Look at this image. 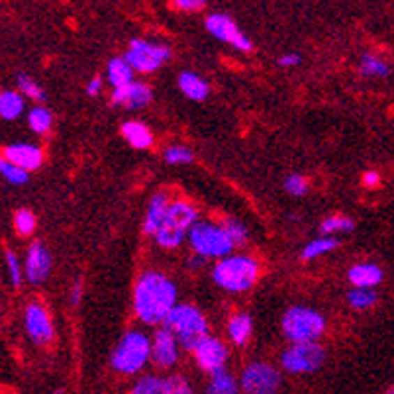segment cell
Listing matches in <instances>:
<instances>
[{"label": "cell", "instance_id": "obj_5", "mask_svg": "<svg viewBox=\"0 0 394 394\" xmlns=\"http://www.w3.org/2000/svg\"><path fill=\"white\" fill-rule=\"evenodd\" d=\"M197 222V208L188 204V202L176 200V202H171V206L167 210L165 222L153 238L161 248L175 249L185 241V238H188V232L192 229Z\"/></svg>", "mask_w": 394, "mask_h": 394}, {"label": "cell", "instance_id": "obj_35", "mask_svg": "<svg viewBox=\"0 0 394 394\" xmlns=\"http://www.w3.org/2000/svg\"><path fill=\"white\" fill-rule=\"evenodd\" d=\"M14 228L16 232L20 234V236H30L31 232L36 229V216H33V212H30L28 208H22L18 210L16 214H14Z\"/></svg>", "mask_w": 394, "mask_h": 394}, {"label": "cell", "instance_id": "obj_6", "mask_svg": "<svg viewBox=\"0 0 394 394\" xmlns=\"http://www.w3.org/2000/svg\"><path fill=\"white\" fill-rule=\"evenodd\" d=\"M324 330V316L310 306H291L282 316V333L291 343H314Z\"/></svg>", "mask_w": 394, "mask_h": 394}, {"label": "cell", "instance_id": "obj_40", "mask_svg": "<svg viewBox=\"0 0 394 394\" xmlns=\"http://www.w3.org/2000/svg\"><path fill=\"white\" fill-rule=\"evenodd\" d=\"M173 6L183 12L202 10V8L206 6V2H202V0H175V2H173Z\"/></svg>", "mask_w": 394, "mask_h": 394}, {"label": "cell", "instance_id": "obj_46", "mask_svg": "<svg viewBox=\"0 0 394 394\" xmlns=\"http://www.w3.org/2000/svg\"><path fill=\"white\" fill-rule=\"evenodd\" d=\"M384 394H394V386H393V388H391V391H388V393H384Z\"/></svg>", "mask_w": 394, "mask_h": 394}, {"label": "cell", "instance_id": "obj_37", "mask_svg": "<svg viewBox=\"0 0 394 394\" xmlns=\"http://www.w3.org/2000/svg\"><path fill=\"white\" fill-rule=\"evenodd\" d=\"M222 228L228 234V238L232 239L234 245H243L248 241V229H245V226H241L239 222H236V220H224Z\"/></svg>", "mask_w": 394, "mask_h": 394}, {"label": "cell", "instance_id": "obj_24", "mask_svg": "<svg viewBox=\"0 0 394 394\" xmlns=\"http://www.w3.org/2000/svg\"><path fill=\"white\" fill-rule=\"evenodd\" d=\"M24 112V96L18 91H4L0 93V118L16 120Z\"/></svg>", "mask_w": 394, "mask_h": 394}, {"label": "cell", "instance_id": "obj_21", "mask_svg": "<svg viewBox=\"0 0 394 394\" xmlns=\"http://www.w3.org/2000/svg\"><path fill=\"white\" fill-rule=\"evenodd\" d=\"M120 130H122L126 142L135 149H149L153 146V134L142 122H124Z\"/></svg>", "mask_w": 394, "mask_h": 394}, {"label": "cell", "instance_id": "obj_45", "mask_svg": "<svg viewBox=\"0 0 394 394\" xmlns=\"http://www.w3.org/2000/svg\"><path fill=\"white\" fill-rule=\"evenodd\" d=\"M202 263H204V259H202L200 255H197V257H192V259H190V265H192V267H200Z\"/></svg>", "mask_w": 394, "mask_h": 394}, {"label": "cell", "instance_id": "obj_3", "mask_svg": "<svg viewBox=\"0 0 394 394\" xmlns=\"http://www.w3.org/2000/svg\"><path fill=\"white\" fill-rule=\"evenodd\" d=\"M212 279L224 291L245 292L259 279V263L248 255H228L216 263Z\"/></svg>", "mask_w": 394, "mask_h": 394}, {"label": "cell", "instance_id": "obj_27", "mask_svg": "<svg viewBox=\"0 0 394 394\" xmlns=\"http://www.w3.org/2000/svg\"><path fill=\"white\" fill-rule=\"evenodd\" d=\"M52 124H53V116L45 106H36V108H31L30 112H28V126H30V130L33 134L38 135L47 134L50 128H52Z\"/></svg>", "mask_w": 394, "mask_h": 394}, {"label": "cell", "instance_id": "obj_32", "mask_svg": "<svg viewBox=\"0 0 394 394\" xmlns=\"http://www.w3.org/2000/svg\"><path fill=\"white\" fill-rule=\"evenodd\" d=\"M161 388H163V379L156 374H146L139 381H135L130 394H161Z\"/></svg>", "mask_w": 394, "mask_h": 394}, {"label": "cell", "instance_id": "obj_26", "mask_svg": "<svg viewBox=\"0 0 394 394\" xmlns=\"http://www.w3.org/2000/svg\"><path fill=\"white\" fill-rule=\"evenodd\" d=\"M340 245V241L338 239L330 238V236H321L318 239H312L310 243H306L304 248H302V253L301 257L304 261H312L316 259V257H320L324 253H330L333 249Z\"/></svg>", "mask_w": 394, "mask_h": 394}, {"label": "cell", "instance_id": "obj_12", "mask_svg": "<svg viewBox=\"0 0 394 394\" xmlns=\"http://www.w3.org/2000/svg\"><path fill=\"white\" fill-rule=\"evenodd\" d=\"M24 326H26V332L30 335L31 340L36 343H45L53 342V321L52 316L47 308L43 306L42 302H30L24 310Z\"/></svg>", "mask_w": 394, "mask_h": 394}, {"label": "cell", "instance_id": "obj_23", "mask_svg": "<svg viewBox=\"0 0 394 394\" xmlns=\"http://www.w3.org/2000/svg\"><path fill=\"white\" fill-rule=\"evenodd\" d=\"M134 73L135 71L130 67V63L126 61L124 57H114L112 61L108 63V69H106L108 81L114 89L134 83Z\"/></svg>", "mask_w": 394, "mask_h": 394}, {"label": "cell", "instance_id": "obj_41", "mask_svg": "<svg viewBox=\"0 0 394 394\" xmlns=\"http://www.w3.org/2000/svg\"><path fill=\"white\" fill-rule=\"evenodd\" d=\"M363 185L367 188H377L381 185V175L377 171H367L363 175Z\"/></svg>", "mask_w": 394, "mask_h": 394}, {"label": "cell", "instance_id": "obj_47", "mask_svg": "<svg viewBox=\"0 0 394 394\" xmlns=\"http://www.w3.org/2000/svg\"><path fill=\"white\" fill-rule=\"evenodd\" d=\"M0 316H2V308H0Z\"/></svg>", "mask_w": 394, "mask_h": 394}, {"label": "cell", "instance_id": "obj_13", "mask_svg": "<svg viewBox=\"0 0 394 394\" xmlns=\"http://www.w3.org/2000/svg\"><path fill=\"white\" fill-rule=\"evenodd\" d=\"M192 353H195L198 367L210 374L222 371L228 361V347L224 345V342H220L218 338H212V335H208L204 342H200V345Z\"/></svg>", "mask_w": 394, "mask_h": 394}, {"label": "cell", "instance_id": "obj_30", "mask_svg": "<svg viewBox=\"0 0 394 394\" xmlns=\"http://www.w3.org/2000/svg\"><path fill=\"white\" fill-rule=\"evenodd\" d=\"M353 228H355V222L347 216H330L320 224V232L324 236H332L338 232L347 234V232H353Z\"/></svg>", "mask_w": 394, "mask_h": 394}, {"label": "cell", "instance_id": "obj_22", "mask_svg": "<svg viewBox=\"0 0 394 394\" xmlns=\"http://www.w3.org/2000/svg\"><path fill=\"white\" fill-rule=\"evenodd\" d=\"M251 332H253V321H251L249 314H236V316L229 318L228 335L236 345H239V347L245 345L251 338Z\"/></svg>", "mask_w": 394, "mask_h": 394}, {"label": "cell", "instance_id": "obj_10", "mask_svg": "<svg viewBox=\"0 0 394 394\" xmlns=\"http://www.w3.org/2000/svg\"><path fill=\"white\" fill-rule=\"evenodd\" d=\"M280 383H282L280 373L273 365L253 361L243 369L239 379V388L245 394H277Z\"/></svg>", "mask_w": 394, "mask_h": 394}, {"label": "cell", "instance_id": "obj_42", "mask_svg": "<svg viewBox=\"0 0 394 394\" xmlns=\"http://www.w3.org/2000/svg\"><path fill=\"white\" fill-rule=\"evenodd\" d=\"M81 296H83V282L81 280H75L73 287H71V296H69V301L73 306H77L79 302H81Z\"/></svg>", "mask_w": 394, "mask_h": 394}, {"label": "cell", "instance_id": "obj_20", "mask_svg": "<svg viewBox=\"0 0 394 394\" xmlns=\"http://www.w3.org/2000/svg\"><path fill=\"white\" fill-rule=\"evenodd\" d=\"M179 89L187 98L197 100V103L204 100L210 94V86H208L206 81L200 75L192 73V71H183L179 75Z\"/></svg>", "mask_w": 394, "mask_h": 394}, {"label": "cell", "instance_id": "obj_9", "mask_svg": "<svg viewBox=\"0 0 394 394\" xmlns=\"http://www.w3.org/2000/svg\"><path fill=\"white\" fill-rule=\"evenodd\" d=\"M171 57V50L161 43H151L146 40H132L124 59L137 73H153Z\"/></svg>", "mask_w": 394, "mask_h": 394}, {"label": "cell", "instance_id": "obj_25", "mask_svg": "<svg viewBox=\"0 0 394 394\" xmlns=\"http://www.w3.org/2000/svg\"><path fill=\"white\" fill-rule=\"evenodd\" d=\"M239 384L234 379V374L222 369L218 373L210 377V383L206 386V394H238Z\"/></svg>", "mask_w": 394, "mask_h": 394}, {"label": "cell", "instance_id": "obj_43", "mask_svg": "<svg viewBox=\"0 0 394 394\" xmlns=\"http://www.w3.org/2000/svg\"><path fill=\"white\" fill-rule=\"evenodd\" d=\"M298 63H301V55H296V53H285L279 59L280 67H294Z\"/></svg>", "mask_w": 394, "mask_h": 394}, {"label": "cell", "instance_id": "obj_18", "mask_svg": "<svg viewBox=\"0 0 394 394\" xmlns=\"http://www.w3.org/2000/svg\"><path fill=\"white\" fill-rule=\"evenodd\" d=\"M384 273L383 269L371 263V261H365V263H357L353 265L351 269L347 271V279L353 285V289H367V291H373L377 285L383 282Z\"/></svg>", "mask_w": 394, "mask_h": 394}, {"label": "cell", "instance_id": "obj_4", "mask_svg": "<svg viewBox=\"0 0 394 394\" xmlns=\"http://www.w3.org/2000/svg\"><path fill=\"white\" fill-rule=\"evenodd\" d=\"M151 359V340L144 332L132 330L122 335L112 353V367L122 374L139 373Z\"/></svg>", "mask_w": 394, "mask_h": 394}, {"label": "cell", "instance_id": "obj_33", "mask_svg": "<svg viewBox=\"0 0 394 394\" xmlns=\"http://www.w3.org/2000/svg\"><path fill=\"white\" fill-rule=\"evenodd\" d=\"M161 394H195V391H192V386H190V383H188L185 377L171 374V377L163 379Z\"/></svg>", "mask_w": 394, "mask_h": 394}, {"label": "cell", "instance_id": "obj_8", "mask_svg": "<svg viewBox=\"0 0 394 394\" xmlns=\"http://www.w3.org/2000/svg\"><path fill=\"white\" fill-rule=\"evenodd\" d=\"M326 361V351L320 343H291L282 355L280 365L287 373L306 374L318 371Z\"/></svg>", "mask_w": 394, "mask_h": 394}, {"label": "cell", "instance_id": "obj_14", "mask_svg": "<svg viewBox=\"0 0 394 394\" xmlns=\"http://www.w3.org/2000/svg\"><path fill=\"white\" fill-rule=\"evenodd\" d=\"M151 361L161 369H171L179 361V342L173 333L159 328L151 340Z\"/></svg>", "mask_w": 394, "mask_h": 394}, {"label": "cell", "instance_id": "obj_38", "mask_svg": "<svg viewBox=\"0 0 394 394\" xmlns=\"http://www.w3.org/2000/svg\"><path fill=\"white\" fill-rule=\"evenodd\" d=\"M4 259H6V269H8V277H10L12 287L18 289L22 285L20 261L16 257V253H12V251H6V253H4Z\"/></svg>", "mask_w": 394, "mask_h": 394}, {"label": "cell", "instance_id": "obj_15", "mask_svg": "<svg viewBox=\"0 0 394 394\" xmlns=\"http://www.w3.org/2000/svg\"><path fill=\"white\" fill-rule=\"evenodd\" d=\"M52 273V257L42 241H33L26 253V279L31 285H42Z\"/></svg>", "mask_w": 394, "mask_h": 394}, {"label": "cell", "instance_id": "obj_34", "mask_svg": "<svg viewBox=\"0 0 394 394\" xmlns=\"http://www.w3.org/2000/svg\"><path fill=\"white\" fill-rule=\"evenodd\" d=\"M0 175L4 176L10 185H26L28 179H30V175L26 171L12 165L10 161H6L4 157H0Z\"/></svg>", "mask_w": 394, "mask_h": 394}, {"label": "cell", "instance_id": "obj_11", "mask_svg": "<svg viewBox=\"0 0 394 394\" xmlns=\"http://www.w3.org/2000/svg\"><path fill=\"white\" fill-rule=\"evenodd\" d=\"M206 30L218 38L220 42L229 43L232 47H236L239 52H251L253 43L249 40L245 33H241L238 28V24L229 18L228 14L222 12H214L206 18Z\"/></svg>", "mask_w": 394, "mask_h": 394}, {"label": "cell", "instance_id": "obj_7", "mask_svg": "<svg viewBox=\"0 0 394 394\" xmlns=\"http://www.w3.org/2000/svg\"><path fill=\"white\" fill-rule=\"evenodd\" d=\"M188 241L192 251L202 259H224L236 248L224 228L210 222H197L188 232Z\"/></svg>", "mask_w": 394, "mask_h": 394}, {"label": "cell", "instance_id": "obj_16", "mask_svg": "<svg viewBox=\"0 0 394 394\" xmlns=\"http://www.w3.org/2000/svg\"><path fill=\"white\" fill-rule=\"evenodd\" d=\"M151 98H153L151 89L146 83L134 81V83L126 84V86L114 89L110 100H112L114 106H122V108H128V110H142V108H146L147 104L151 103Z\"/></svg>", "mask_w": 394, "mask_h": 394}, {"label": "cell", "instance_id": "obj_44", "mask_svg": "<svg viewBox=\"0 0 394 394\" xmlns=\"http://www.w3.org/2000/svg\"><path fill=\"white\" fill-rule=\"evenodd\" d=\"M100 89H103V79H100V77H94V79H91L89 84H86V94H89V96H96V94L100 93Z\"/></svg>", "mask_w": 394, "mask_h": 394}, {"label": "cell", "instance_id": "obj_19", "mask_svg": "<svg viewBox=\"0 0 394 394\" xmlns=\"http://www.w3.org/2000/svg\"><path fill=\"white\" fill-rule=\"evenodd\" d=\"M169 206H171L169 197L163 195V192H157V195L151 197L146 212V220H144V234H147V236H156L159 228L163 226V222H165Z\"/></svg>", "mask_w": 394, "mask_h": 394}, {"label": "cell", "instance_id": "obj_29", "mask_svg": "<svg viewBox=\"0 0 394 394\" xmlns=\"http://www.w3.org/2000/svg\"><path fill=\"white\" fill-rule=\"evenodd\" d=\"M379 301L377 292L367 291V289H351L347 292V304L353 310H365V308H373Z\"/></svg>", "mask_w": 394, "mask_h": 394}, {"label": "cell", "instance_id": "obj_2", "mask_svg": "<svg viewBox=\"0 0 394 394\" xmlns=\"http://www.w3.org/2000/svg\"><path fill=\"white\" fill-rule=\"evenodd\" d=\"M163 324V328L175 335L179 345H183L188 351H195L200 342L208 338L206 318L192 304H176Z\"/></svg>", "mask_w": 394, "mask_h": 394}, {"label": "cell", "instance_id": "obj_28", "mask_svg": "<svg viewBox=\"0 0 394 394\" xmlns=\"http://www.w3.org/2000/svg\"><path fill=\"white\" fill-rule=\"evenodd\" d=\"M359 71L365 77H388L391 67H388V63H384L381 57H377L373 53H363L361 61H359Z\"/></svg>", "mask_w": 394, "mask_h": 394}, {"label": "cell", "instance_id": "obj_39", "mask_svg": "<svg viewBox=\"0 0 394 394\" xmlns=\"http://www.w3.org/2000/svg\"><path fill=\"white\" fill-rule=\"evenodd\" d=\"M285 190L292 197H304L308 190V181L302 175H289L285 179Z\"/></svg>", "mask_w": 394, "mask_h": 394}, {"label": "cell", "instance_id": "obj_31", "mask_svg": "<svg viewBox=\"0 0 394 394\" xmlns=\"http://www.w3.org/2000/svg\"><path fill=\"white\" fill-rule=\"evenodd\" d=\"M16 84H18V91H20L22 94H26L31 100H36V103H43V100H45V93H43L42 86L38 83H33L28 75H18V77H16Z\"/></svg>", "mask_w": 394, "mask_h": 394}, {"label": "cell", "instance_id": "obj_36", "mask_svg": "<svg viewBox=\"0 0 394 394\" xmlns=\"http://www.w3.org/2000/svg\"><path fill=\"white\" fill-rule=\"evenodd\" d=\"M163 157H165L167 163H171V165H183V163H190L195 159L192 151L185 146L167 147L163 151Z\"/></svg>", "mask_w": 394, "mask_h": 394}, {"label": "cell", "instance_id": "obj_1", "mask_svg": "<svg viewBox=\"0 0 394 394\" xmlns=\"http://www.w3.org/2000/svg\"><path fill=\"white\" fill-rule=\"evenodd\" d=\"M176 306V287L159 271L144 273L134 287L135 316L144 324H163L169 312Z\"/></svg>", "mask_w": 394, "mask_h": 394}, {"label": "cell", "instance_id": "obj_17", "mask_svg": "<svg viewBox=\"0 0 394 394\" xmlns=\"http://www.w3.org/2000/svg\"><path fill=\"white\" fill-rule=\"evenodd\" d=\"M2 157L26 173L40 169L43 163V151L33 144H12V146L4 147Z\"/></svg>", "mask_w": 394, "mask_h": 394}]
</instances>
